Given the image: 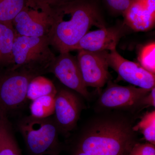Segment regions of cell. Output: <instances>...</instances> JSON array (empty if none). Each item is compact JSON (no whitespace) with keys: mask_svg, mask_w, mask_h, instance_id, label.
<instances>
[{"mask_svg":"<svg viewBox=\"0 0 155 155\" xmlns=\"http://www.w3.org/2000/svg\"><path fill=\"white\" fill-rule=\"evenodd\" d=\"M132 114L119 110L100 111L80 130L75 149L89 155H129L138 142Z\"/></svg>","mask_w":155,"mask_h":155,"instance_id":"1","label":"cell"},{"mask_svg":"<svg viewBox=\"0 0 155 155\" xmlns=\"http://www.w3.org/2000/svg\"><path fill=\"white\" fill-rule=\"evenodd\" d=\"M50 46L60 53L68 52L92 26L105 27L98 7L93 0H71L51 6Z\"/></svg>","mask_w":155,"mask_h":155,"instance_id":"2","label":"cell"},{"mask_svg":"<svg viewBox=\"0 0 155 155\" xmlns=\"http://www.w3.org/2000/svg\"><path fill=\"white\" fill-rule=\"evenodd\" d=\"M17 126L29 155H58L63 150L60 132L52 116H25L17 122Z\"/></svg>","mask_w":155,"mask_h":155,"instance_id":"3","label":"cell"},{"mask_svg":"<svg viewBox=\"0 0 155 155\" xmlns=\"http://www.w3.org/2000/svg\"><path fill=\"white\" fill-rule=\"evenodd\" d=\"M13 62L9 68L22 69L37 76L49 73L56 56L48 36L17 35L13 46Z\"/></svg>","mask_w":155,"mask_h":155,"instance_id":"4","label":"cell"},{"mask_svg":"<svg viewBox=\"0 0 155 155\" xmlns=\"http://www.w3.org/2000/svg\"><path fill=\"white\" fill-rule=\"evenodd\" d=\"M12 25L17 35L48 37L52 25L51 7L43 0H26Z\"/></svg>","mask_w":155,"mask_h":155,"instance_id":"5","label":"cell"},{"mask_svg":"<svg viewBox=\"0 0 155 155\" xmlns=\"http://www.w3.org/2000/svg\"><path fill=\"white\" fill-rule=\"evenodd\" d=\"M36 77L25 69H0V107L8 114L22 107L29 83Z\"/></svg>","mask_w":155,"mask_h":155,"instance_id":"6","label":"cell"},{"mask_svg":"<svg viewBox=\"0 0 155 155\" xmlns=\"http://www.w3.org/2000/svg\"><path fill=\"white\" fill-rule=\"evenodd\" d=\"M151 89L134 85L123 86L116 84L108 86L98 99L103 110H119L133 113L137 111L139 103Z\"/></svg>","mask_w":155,"mask_h":155,"instance_id":"7","label":"cell"},{"mask_svg":"<svg viewBox=\"0 0 155 155\" xmlns=\"http://www.w3.org/2000/svg\"><path fill=\"white\" fill-rule=\"evenodd\" d=\"M82 107L80 97L73 91L57 89L53 118L60 134L67 136L75 128Z\"/></svg>","mask_w":155,"mask_h":155,"instance_id":"8","label":"cell"},{"mask_svg":"<svg viewBox=\"0 0 155 155\" xmlns=\"http://www.w3.org/2000/svg\"><path fill=\"white\" fill-rule=\"evenodd\" d=\"M78 51L77 60L87 87H103L110 78L107 61L109 51Z\"/></svg>","mask_w":155,"mask_h":155,"instance_id":"9","label":"cell"},{"mask_svg":"<svg viewBox=\"0 0 155 155\" xmlns=\"http://www.w3.org/2000/svg\"><path fill=\"white\" fill-rule=\"evenodd\" d=\"M50 72L69 89L86 99L90 98V93L84 81L77 58L69 52L60 53L56 57L50 67Z\"/></svg>","mask_w":155,"mask_h":155,"instance_id":"10","label":"cell"},{"mask_svg":"<svg viewBox=\"0 0 155 155\" xmlns=\"http://www.w3.org/2000/svg\"><path fill=\"white\" fill-rule=\"evenodd\" d=\"M108 65L114 69L121 79L141 88L151 89L154 87L155 76L138 63L122 57L116 49L108 53Z\"/></svg>","mask_w":155,"mask_h":155,"instance_id":"11","label":"cell"},{"mask_svg":"<svg viewBox=\"0 0 155 155\" xmlns=\"http://www.w3.org/2000/svg\"><path fill=\"white\" fill-rule=\"evenodd\" d=\"M122 35V31L116 27H104L89 31L81 39L72 51L82 50L93 52L113 51L116 49V46Z\"/></svg>","mask_w":155,"mask_h":155,"instance_id":"12","label":"cell"},{"mask_svg":"<svg viewBox=\"0 0 155 155\" xmlns=\"http://www.w3.org/2000/svg\"><path fill=\"white\" fill-rule=\"evenodd\" d=\"M123 14L126 25L133 30H149L155 25V0H131Z\"/></svg>","mask_w":155,"mask_h":155,"instance_id":"13","label":"cell"},{"mask_svg":"<svg viewBox=\"0 0 155 155\" xmlns=\"http://www.w3.org/2000/svg\"><path fill=\"white\" fill-rule=\"evenodd\" d=\"M0 155H22L8 114L0 107Z\"/></svg>","mask_w":155,"mask_h":155,"instance_id":"14","label":"cell"},{"mask_svg":"<svg viewBox=\"0 0 155 155\" xmlns=\"http://www.w3.org/2000/svg\"><path fill=\"white\" fill-rule=\"evenodd\" d=\"M17 35L13 26L0 23V69L12 66L13 46Z\"/></svg>","mask_w":155,"mask_h":155,"instance_id":"15","label":"cell"},{"mask_svg":"<svg viewBox=\"0 0 155 155\" xmlns=\"http://www.w3.org/2000/svg\"><path fill=\"white\" fill-rule=\"evenodd\" d=\"M57 88L49 79L42 75L37 76L31 81L28 85L27 99L33 101L40 97L56 95Z\"/></svg>","mask_w":155,"mask_h":155,"instance_id":"16","label":"cell"},{"mask_svg":"<svg viewBox=\"0 0 155 155\" xmlns=\"http://www.w3.org/2000/svg\"><path fill=\"white\" fill-rule=\"evenodd\" d=\"M55 95L44 96L31 101L30 105L31 116L38 118H45L54 115Z\"/></svg>","mask_w":155,"mask_h":155,"instance_id":"17","label":"cell"},{"mask_svg":"<svg viewBox=\"0 0 155 155\" xmlns=\"http://www.w3.org/2000/svg\"><path fill=\"white\" fill-rule=\"evenodd\" d=\"M26 2V0H0V23L13 26V20Z\"/></svg>","mask_w":155,"mask_h":155,"instance_id":"18","label":"cell"},{"mask_svg":"<svg viewBox=\"0 0 155 155\" xmlns=\"http://www.w3.org/2000/svg\"><path fill=\"white\" fill-rule=\"evenodd\" d=\"M134 131L142 134L148 143L155 145V111L147 112L133 127Z\"/></svg>","mask_w":155,"mask_h":155,"instance_id":"19","label":"cell"},{"mask_svg":"<svg viewBox=\"0 0 155 155\" xmlns=\"http://www.w3.org/2000/svg\"><path fill=\"white\" fill-rule=\"evenodd\" d=\"M155 42L146 45L140 52L138 60L143 68L155 74Z\"/></svg>","mask_w":155,"mask_h":155,"instance_id":"20","label":"cell"},{"mask_svg":"<svg viewBox=\"0 0 155 155\" xmlns=\"http://www.w3.org/2000/svg\"><path fill=\"white\" fill-rule=\"evenodd\" d=\"M129 155H155V145L150 143H136Z\"/></svg>","mask_w":155,"mask_h":155,"instance_id":"21","label":"cell"},{"mask_svg":"<svg viewBox=\"0 0 155 155\" xmlns=\"http://www.w3.org/2000/svg\"><path fill=\"white\" fill-rule=\"evenodd\" d=\"M155 107V87H153L150 91L145 96L139 103L137 111H140L144 108Z\"/></svg>","mask_w":155,"mask_h":155,"instance_id":"22","label":"cell"},{"mask_svg":"<svg viewBox=\"0 0 155 155\" xmlns=\"http://www.w3.org/2000/svg\"><path fill=\"white\" fill-rule=\"evenodd\" d=\"M110 8L118 12H124L130 5L131 0H105Z\"/></svg>","mask_w":155,"mask_h":155,"instance_id":"23","label":"cell"},{"mask_svg":"<svg viewBox=\"0 0 155 155\" xmlns=\"http://www.w3.org/2000/svg\"><path fill=\"white\" fill-rule=\"evenodd\" d=\"M43 1L48 3L51 6H54L66 2L71 0H43Z\"/></svg>","mask_w":155,"mask_h":155,"instance_id":"24","label":"cell"},{"mask_svg":"<svg viewBox=\"0 0 155 155\" xmlns=\"http://www.w3.org/2000/svg\"><path fill=\"white\" fill-rule=\"evenodd\" d=\"M72 155H89L87 154L86 153L83 152L81 151L80 150L76 149H75L73 151V153H72Z\"/></svg>","mask_w":155,"mask_h":155,"instance_id":"25","label":"cell"},{"mask_svg":"<svg viewBox=\"0 0 155 155\" xmlns=\"http://www.w3.org/2000/svg\"></svg>","mask_w":155,"mask_h":155,"instance_id":"26","label":"cell"}]
</instances>
